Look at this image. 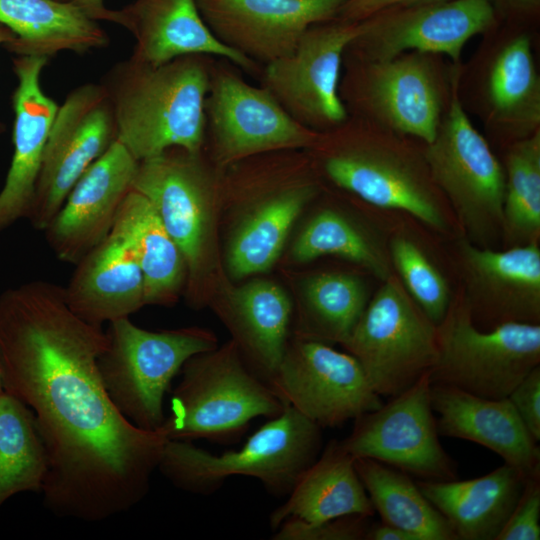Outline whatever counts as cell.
<instances>
[{
	"mask_svg": "<svg viewBox=\"0 0 540 540\" xmlns=\"http://www.w3.org/2000/svg\"><path fill=\"white\" fill-rule=\"evenodd\" d=\"M107 341L58 284L34 280L0 294L2 387L34 414L48 455L43 503L58 517L99 522L129 511L147 495L168 441L111 401L97 364Z\"/></svg>",
	"mask_w": 540,
	"mask_h": 540,
	"instance_id": "cell-1",
	"label": "cell"
},
{
	"mask_svg": "<svg viewBox=\"0 0 540 540\" xmlns=\"http://www.w3.org/2000/svg\"><path fill=\"white\" fill-rule=\"evenodd\" d=\"M306 151L320 177L374 209L407 215L440 237L464 236L421 141L349 115Z\"/></svg>",
	"mask_w": 540,
	"mask_h": 540,
	"instance_id": "cell-2",
	"label": "cell"
},
{
	"mask_svg": "<svg viewBox=\"0 0 540 540\" xmlns=\"http://www.w3.org/2000/svg\"><path fill=\"white\" fill-rule=\"evenodd\" d=\"M215 60L192 54L150 65L129 57L104 76L117 140L138 162L172 147L203 151L205 100Z\"/></svg>",
	"mask_w": 540,
	"mask_h": 540,
	"instance_id": "cell-3",
	"label": "cell"
},
{
	"mask_svg": "<svg viewBox=\"0 0 540 540\" xmlns=\"http://www.w3.org/2000/svg\"><path fill=\"white\" fill-rule=\"evenodd\" d=\"M321 427L286 405L238 450L212 454L187 440H168L158 469L183 491L210 495L232 476L258 479L269 493L285 496L321 451Z\"/></svg>",
	"mask_w": 540,
	"mask_h": 540,
	"instance_id": "cell-4",
	"label": "cell"
},
{
	"mask_svg": "<svg viewBox=\"0 0 540 540\" xmlns=\"http://www.w3.org/2000/svg\"><path fill=\"white\" fill-rule=\"evenodd\" d=\"M159 430L168 440L228 443L251 420L274 418L285 404L243 359L235 342L189 358Z\"/></svg>",
	"mask_w": 540,
	"mask_h": 540,
	"instance_id": "cell-5",
	"label": "cell"
},
{
	"mask_svg": "<svg viewBox=\"0 0 540 540\" xmlns=\"http://www.w3.org/2000/svg\"><path fill=\"white\" fill-rule=\"evenodd\" d=\"M443 56L410 51L387 60L344 53L339 85L349 115L430 143L448 107L452 76Z\"/></svg>",
	"mask_w": 540,
	"mask_h": 540,
	"instance_id": "cell-6",
	"label": "cell"
},
{
	"mask_svg": "<svg viewBox=\"0 0 540 540\" xmlns=\"http://www.w3.org/2000/svg\"><path fill=\"white\" fill-rule=\"evenodd\" d=\"M461 71L456 65L448 107L434 139L424 144V153L463 235L478 246L495 248L502 237L505 172L464 108L459 94Z\"/></svg>",
	"mask_w": 540,
	"mask_h": 540,
	"instance_id": "cell-7",
	"label": "cell"
},
{
	"mask_svg": "<svg viewBox=\"0 0 540 540\" xmlns=\"http://www.w3.org/2000/svg\"><path fill=\"white\" fill-rule=\"evenodd\" d=\"M107 345L97 360L103 385L117 409L135 426L158 430L172 380L194 355L216 348L207 330L188 327L149 331L129 317L109 323Z\"/></svg>",
	"mask_w": 540,
	"mask_h": 540,
	"instance_id": "cell-8",
	"label": "cell"
},
{
	"mask_svg": "<svg viewBox=\"0 0 540 540\" xmlns=\"http://www.w3.org/2000/svg\"><path fill=\"white\" fill-rule=\"evenodd\" d=\"M539 365L540 324L507 323L480 329L456 287L437 325V356L429 371L431 385L502 399Z\"/></svg>",
	"mask_w": 540,
	"mask_h": 540,
	"instance_id": "cell-9",
	"label": "cell"
},
{
	"mask_svg": "<svg viewBox=\"0 0 540 540\" xmlns=\"http://www.w3.org/2000/svg\"><path fill=\"white\" fill-rule=\"evenodd\" d=\"M341 345L360 363L374 391L391 398L433 367L437 325L393 273L381 281Z\"/></svg>",
	"mask_w": 540,
	"mask_h": 540,
	"instance_id": "cell-10",
	"label": "cell"
},
{
	"mask_svg": "<svg viewBox=\"0 0 540 540\" xmlns=\"http://www.w3.org/2000/svg\"><path fill=\"white\" fill-rule=\"evenodd\" d=\"M232 66L216 58L205 100L204 147L216 166L318 143L322 133L301 125L264 86L248 83Z\"/></svg>",
	"mask_w": 540,
	"mask_h": 540,
	"instance_id": "cell-11",
	"label": "cell"
},
{
	"mask_svg": "<svg viewBox=\"0 0 540 540\" xmlns=\"http://www.w3.org/2000/svg\"><path fill=\"white\" fill-rule=\"evenodd\" d=\"M361 28L339 18L312 25L290 54L263 66L261 85L304 127H338L349 117L339 92L343 57Z\"/></svg>",
	"mask_w": 540,
	"mask_h": 540,
	"instance_id": "cell-12",
	"label": "cell"
},
{
	"mask_svg": "<svg viewBox=\"0 0 540 540\" xmlns=\"http://www.w3.org/2000/svg\"><path fill=\"white\" fill-rule=\"evenodd\" d=\"M110 99L102 83H86L72 90L58 107L46 141L28 220L44 231L67 195L116 141Z\"/></svg>",
	"mask_w": 540,
	"mask_h": 540,
	"instance_id": "cell-13",
	"label": "cell"
},
{
	"mask_svg": "<svg viewBox=\"0 0 540 540\" xmlns=\"http://www.w3.org/2000/svg\"><path fill=\"white\" fill-rule=\"evenodd\" d=\"M430 388L426 372L386 404L355 418L341 445L354 458H370L421 480L456 479L455 462L439 441Z\"/></svg>",
	"mask_w": 540,
	"mask_h": 540,
	"instance_id": "cell-14",
	"label": "cell"
},
{
	"mask_svg": "<svg viewBox=\"0 0 540 540\" xmlns=\"http://www.w3.org/2000/svg\"><path fill=\"white\" fill-rule=\"evenodd\" d=\"M269 386L321 428L340 426L383 404L354 356L298 337L288 344Z\"/></svg>",
	"mask_w": 540,
	"mask_h": 540,
	"instance_id": "cell-15",
	"label": "cell"
},
{
	"mask_svg": "<svg viewBox=\"0 0 540 540\" xmlns=\"http://www.w3.org/2000/svg\"><path fill=\"white\" fill-rule=\"evenodd\" d=\"M346 52L369 60H387L416 51L460 64L466 43L496 27L490 0H445L391 8L361 21Z\"/></svg>",
	"mask_w": 540,
	"mask_h": 540,
	"instance_id": "cell-16",
	"label": "cell"
},
{
	"mask_svg": "<svg viewBox=\"0 0 540 540\" xmlns=\"http://www.w3.org/2000/svg\"><path fill=\"white\" fill-rule=\"evenodd\" d=\"M449 253L473 323L489 330L507 323L540 324V245L481 247L465 236Z\"/></svg>",
	"mask_w": 540,
	"mask_h": 540,
	"instance_id": "cell-17",
	"label": "cell"
},
{
	"mask_svg": "<svg viewBox=\"0 0 540 540\" xmlns=\"http://www.w3.org/2000/svg\"><path fill=\"white\" fill-rule=\"evenodd\" d=\"M204 150L193 153L172 147L138 162L132 189L144 195L157 211L180 249L190 290L200 281L209 233L212 198L221 183Z\"/></svg>",
	"mask_w": 540,
	"mask_h": 540,
	"instance_id": "cell-18",
	"label": "cell"
},
{
	"mask_svg": "<svg viewBox=\"0 0 540 540\" xmlns=\"http://www.w3.org/2000/svg\"><path fill=\"white\" fill-rule=\"evenodd\" d=\"M347 0H196L213 34L261 66L287 56L312 25L337 18Z\"/></svg>",
	"mask_w": 540,
	"mask_h": 540,
	"instance_id": "cell-19",
	"label": "cell"
},
{
	"mask_svg": "<svg viewBox=\"0 0 540 540\" xmlns=\"http://www.w3.org/2000/svg\"><path fill=\"white\" fill-rule=\"evenodd\" d=\"M137 167L116 139L84 172L43 231L58 260L75 265L111 233Z\"/></svg>",
	"mask_w": 540,
	"mask_h": 540,
	"instance_id": "cell-20",
	"label": "cell"
},
{
	"mask_svg": "<svg viewBox=\"0 0 540 540\" xmlns=\"http://www.w3.org/2000/svg\"><path fill=\"white\" fill-rule=\"evenodd\" d=\"M491 44L478 66L477 104L487 131L505 148L540 130V78L528 32H508Z\"/></svg>",
	"mask_w": 540,
	"mask_h": 540,
	"instance_id": "cell-21",
	"label": "cell"
},
{
	"mask_svg": "<svg viewBox=\"0 0 540 540\" xmlns=\"http://www.w3.org/2000/svg\"><path fill=\"white\" fill-rule=\"evenodd\" d=\"M48 60L42 56H15L12 60L17 79L11 97L13 154L0 190V232L28 219L31 212L46 141L59 107L41 86Z\"/></svg>",
	"mask_w": 540,
	"mask_h": 540,
	"instance_id": "cell-22",
	"label": "cell"
},
{
	"mask_svg": "<svg viewBox=\"0 0 540 540\" xmlns=\"http://www.w3.org/2000/svg\"><path fill=\"white\" fill-rule=\"evenodd\" d=\"M117 11V24L135 39L130 58L136 61L160 65L180 56L204 54L260 77V64L217 39L196 0H133Z\"/></svg>",
	"mask_w": 540,
	"mask_h": 540,
	"instance_id": "cell-23",
	"label": "cell"
},
{
	"mask_svg": "<svg viewBox=\"0 0 540 540\" xmlns=\"http://www.w3.org/2000/svg\"><path fill=\"white\" fill-rule=\"evenodd\" d=\"M439 435L482 445L525 476L540 474V449L508 398L490 399L431 385Z\"/></svg>",
	"mask_w": 540,
	"mask_h": 540,
	"instance_id": "cell-24",
	"label": "cell"
},
{
	"mask_svg": "<svg viewBox=\"0 0 540 540\" xmlns=\"http://www.w3.org/2000/svg\"><path fill=\"white\" fill-rule=\"evenodd\" d=\"M63 288L69 308L97 326L129 317L146 305L143 274L134 250L114 230L75 264Z\"/></svg>",
	"mask_w": 540,
	"mask_h": 540,
	"instance_id": "cell-25",
	"label": "cell"
},
{
	"mask_svg": "<svg viewBox=\"0 0 540 540\" xmlns=\"http://www.w3.org/2000/svg\"><path fill=\"white\" fill-rule=\"evenodd\" d=\"M528 477L504 463L468 480H418L423 495L443 515L458 540H495Z\"/></svg>",
	"mask_w": 540,
	"mask_h": 540,
	"instance_id": "cell-26",
	"label": "cell"
},
{
	"mask_svg": "<svg viewBox=\"0 0 540 540\" xmlns=\"http://www.w3.org/2000/svg\"><path fill=\"white\" fill-rule=\"evenodd\" d=\"M354 459L340 441H330L298 478L286 501L271 513L272 530L289 518L316 524L348 515L373 516Z\"/></svg>",
	"mask_w": 540,
	"mask_h": 540,
	"instance_id": "cell-27",
	"label": "cell"
},
{
	"mask_svg": "<svg viewBox=\"0 0 540 540\" xmlns=\"http://www.w3.org/2000/svg\"><path fill=\"white\" fill-rule=\"evenodd\" d=\"M0 23L16 38L3 46L15 56L50 58L109 45V36L79 6L60 0H0Z\"/></svg>",
	"mask_w": 540,
	"mask_h": 540,
	"instance_id": "cell-28",
	"label": "cell"
},
{
	"mask_svg": "<svg viewBox=\"0 0 540 540\" xmlns=\"http://www.w3.org/2000/svg\"><path fill=\"white\" fill-rule=\"evenodd\" d=\"M292 307L276 284L251 281L235 290L227 312L243 359L269 384L288 347Z\"/></svg>",
	"mask_w": 540,
	"mask_h": 540,
	"instance_id": "cell-29",
	"label": "cell"
},
{
	"mask_svg": "<svg viewBox=\"0 0 540 540\" xmlns=\"http://www.w3.org/2000/svg\"><path fill=\"white\" fill-rule=\"evenodd\" d=\"M112 230L134 250L143 274L145 304L174 303L187 277L186 263L151 202L132 189Z\"/></svg>",
	"mask_w": 540,
	"mask_h": 540,
	"instance_id": "cell-30",
	"label": "cell"
},
{
	"mask_svg": "<svg viewBox=\"0 0 540 540\" xmlns=\"http://www.w3.org/2000/svg\"><path fill=\"white\" fill-rule=\"evenodd\" d=\"M389 212L388 254L393 272L425 314L438 325L456 287L451 259L444 261L428 228L402 213ZM432 232V231H431ZM450 257V256H449Z\"/></svg>",
	"mask_w": 540,
	"mask_h": 540,
	"instance_id": "cell-31",
	"label": "cell"
},
{
	"mask_svg": "<svg viewBox=\"0 0 540 540\" xmlns=\"http://www.w3.org/2000/svg\"><path fill=\"white\" fill-rule=\"evenodd\" d=\"M388 224L389 215L385 225L372 228L355 221L343 211L325 207L300 232L293 245L292 256L301 263L322 256L339 257L384 281L394 273L387 247Z\"/></svg>",
	"mask_w": 540,
	"mask_h": 540,
	"instance_id": "cell-32",
	"label": "cell"
},
{
	"mask_svg": "<svg viewBox=\"0 0 540 540\" xmlns=\"http://www.w3.org/2000/svg\"><path fill=\"white\" fill-rule=\"evenodd\" d=\"M354 465L383 523L409 531L419 540H458L409 474L370 458H355Z\"/></svg>",
	"mask_w": 540,
	"mask_h": 540,
	"instance_id": "cell-33",
	"label": "cell"
},
{
	"mask_svg": "<svg viewBox=\"0 0 540 540\" xmlns=\"http://www.w3.org/2000/svg\"><path fill=\"white\" fill-rule=\"evenodd\" d=\"M48 455L32 410L17 397L0 393V508L23 492H41Z\"/></svg>",
	"mask_w": 540,
	"mask_h": 540,
	"instance_id": "cell-34",
	"label": "cell"
},
{
	"mask_svg": "<svg viewBox=\"0 0 540 540\" xmlns=\"http://www.w3.org/2000/svg\"><path fill=\"white\" fill-rule=\"evenodd\" d=\"M306 310L298 338L343 344L371 296L365 281L346 272H322L304 286Z\"/></svg>",
	"mask_w": 540,
	"mask_h": 540,
	"instance_id": "cell-35",
	"label": "cell"
},
{
	"mask_svg": "<svg viewBox=\"0 0 540 540\" xmlns=\"http://www.w3.org/2000/svg\"><path fill=\"white\" fill-rule=\"evenodd\" d=\"M504 248L540 242V130L504 148Z\"/></svg>",
	"mask_w": 540,
	"mask_h": 540,
	"instance_id": "cell-36",
	"label": "cell"
},
{
	"mask_svg": "<svg viewBox=\"0 0 540 540\" xmlns=\"http://www.w3.org/2000/svg\"><path fill=\"white\" fill-rule=\"evenodd\" d=\"M369 517L348 515L321 523L289 518L274 531L275 540H360L365 539Z\"/></svg>",
	"mask_w": 540,
	"mask_h": 540,
	"instance_id": "cell-37",
	"label": "cell"
},
{
	"mask_svg": "<svg viewBox=\"0 0 540 540\" xmlns=\"http://www.w3.org/2000/svg\"><path fill=\"white\" fill-rule=\"evenodd\" d=\"M540 474L532 475L495 540L540 539Z\"/></svg>",
	"mask_w": 540,
	"mask_h": 540,
	"instance_id": "cell-38",
	"label": "cell"
},
{
	"mask_svg": "<svg viewBox=\"0 0 540 540\" xmlns=\"http://www.w3.org/2000/svg\"><path fill=\"white\" fill-rule=\"evenodd\" d=\"M535 441L540 440V365L532 369L507 397Z\"/></svg>",
	"mask_w": 540,
	"mask_h": 540,
	"instance_id": "cell-39",
	"label": "cell"
},
{
	"mask_svg": "<svg viewBox=\"0 0 540 540\" xmlns=\"http://www.w3.org/2000/svg\"><path fill=\"white\" fill-rule=\"evenodd\" d=\"M439 1L445 0H347L341 7L337 18L359 22L391 8Z\"/></svg>",
	"mask_w": 540,
	"mask_h": 540,
	"instance_id": "cell-40",
	"label": "cell"
},
{
	"mask_svg": "<svg viewBox=\"0 0 540 540\" xmlns=\"http://www.w3.org/2000/svg\"><path fill=\"white\" fill-rule=\"evenodd\" d=\"M496 14L522 18L538 12L540 0H490Z\"/></svg>",
	"mask_w": 540,
	"mask_h": 540,
	"instance_id": "cell-41",
	"label": "cell"
},
{
	"mask_svg": "<svg viewBox=\"0 0 540 540\" xmlns=\"http://www.w3.org/2000/svg\"><path fill=\"white\" fill-rule=\"evenodd\" d=\"M365 539L367 540H419L414 534L402 528L386 523L369 526Z\"/></svg>",
	"mask_w": 540,
	"mask_h": 540,
	"instance_id": "cell-42",
	"label": "cell"
},
{
	"mask_svg": "<svg viewBox=\"0 0 540 540\" xmlns=\"http://www.w3.org/2000/svg\"><path fill=\"white\" fill-rule=\"evenodd\" d=\"M79 6L88 16L96 21H108L117 24L118 11L109 9L104 0H68Z\"/></svg>",
	"mask_w": 540,
	"mask_h": 540,
	"instance_id": "cell-43",
	"label": "cell"
},
{
	"mask_svg": "<svg viewBox=\"0 0 540 540\" xmlns=\"http://www.w3.org/2000/svg\"><path fill=\"white\" fill-rule=\"evenodd\" d=\"M16 35L8 27L0 23V46H4L7 43L13 41ZM5 130L4 124L0 121V133Z\"/></svg>",
	"mask_w": 540,
	"mask_h": 540,
	"instance_id": "cell-44",
	"label": "cell"
},
{
	"mask_svg": "<svg viewBox=\"0 0 540 540\" xmlns=\"http://www.w3.org/2000/svg\"><path fill=\"white\" fill-rule=\"evenodd\" d=\"M3 391L2 378H1V361H0V393Z\"/></svg>",
	"mask_w": 540,
	"mask_h": 540,
	"instance_id": "cell-45",
	"label": "cell"
},
{
	"mask_svg": "<svg viewBox=\"0 0 540 540\" xmlns=\"http://www.w3.org/2000/svg\"><path fill=\"white\" fill-rule=\"evenodd\" d=\"M60 1H66V0H60Z\"/></svg>",
	"mask_w": 540,
	"mask_h": 540,
	"instance_id": "cell-46",
	"label": "cell"
}]
</instances>
